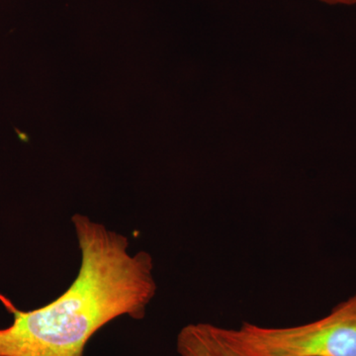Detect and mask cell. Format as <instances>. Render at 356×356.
Returning a JSON list of instances; mask_svg holds the SVG:
<instances>
[{"label": "cell", "mask_w": 356, "mask_h": 356, "mask_svg": "<svg viewBox=\"0 0 356 356\" xmlns=\"http://www.w3.org/2000/svg\"><path fill=\"white\" fill-rule=\"evenodd\" d=\"M81 252L76 280L58 298L32 311L13 308L0 329V356H84L91 337L115 318L142 320L156 292L154 261L129 252L127 236L72 217Z\"/></svg>", "instance_id": "1"}, {"label": "cell", "mask_w": 356, "mask_h": 356, "mask_svg": "<svg viewBox=\"0 0 356 356\" xmlns=\"http://www.w3.org/2000/svg\"><path fill=\"white\" fill-rule=\"evenodd\" d=\"M261 356H356V293L329 315L292 327L243 323L236 329Z\"/></svg>", "instance_id": "2"}, {"label": "cell", "mask_w": 356, "mask_h": 356, "mask_svg": "<svg viewBox=\"0 0 356 356\" xmlns=\"http://www.w3.org/2000/svg\"><path fill=\"white\" fill-rule=\"evenodd\" d=\"M180 356H261L236 329L198 323L182 327L177 339Z\"/></svg>", "instance_id": "3"}, {"label": "cell", "mask_w": 356, "mask_h": 356, "mask_svg": "<svg viewBox=\"0 0 356 356\" xmlns=\"http://www.w3.org/2000/svg\"><path fill=\"white\" fill-rule=\"evenodd\" d=\"M320 1L325 2V3L330 4V6H355L356 0H320Z\"/></svg>", "instance_id": "4"}]
</instances>
